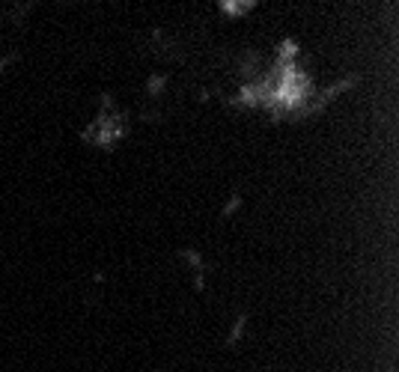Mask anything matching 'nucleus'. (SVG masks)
<instances>
[{
  "mask_svg": "<svg viewBox=\"0 0 399 372\" xmlns=\"http://www.w3.org/2000/svg\"><path fill=\"white\" fill-rule=\"evenodd\" d=\"M226 12H233V15H242V12H248V9L256 3V0H221Z\"/></svg>",
  "mask_w": 399,
  "mask_h": 372,
  "instance_id": "f257e3e1",
  "label": "nucleus"
}]
</instances>
